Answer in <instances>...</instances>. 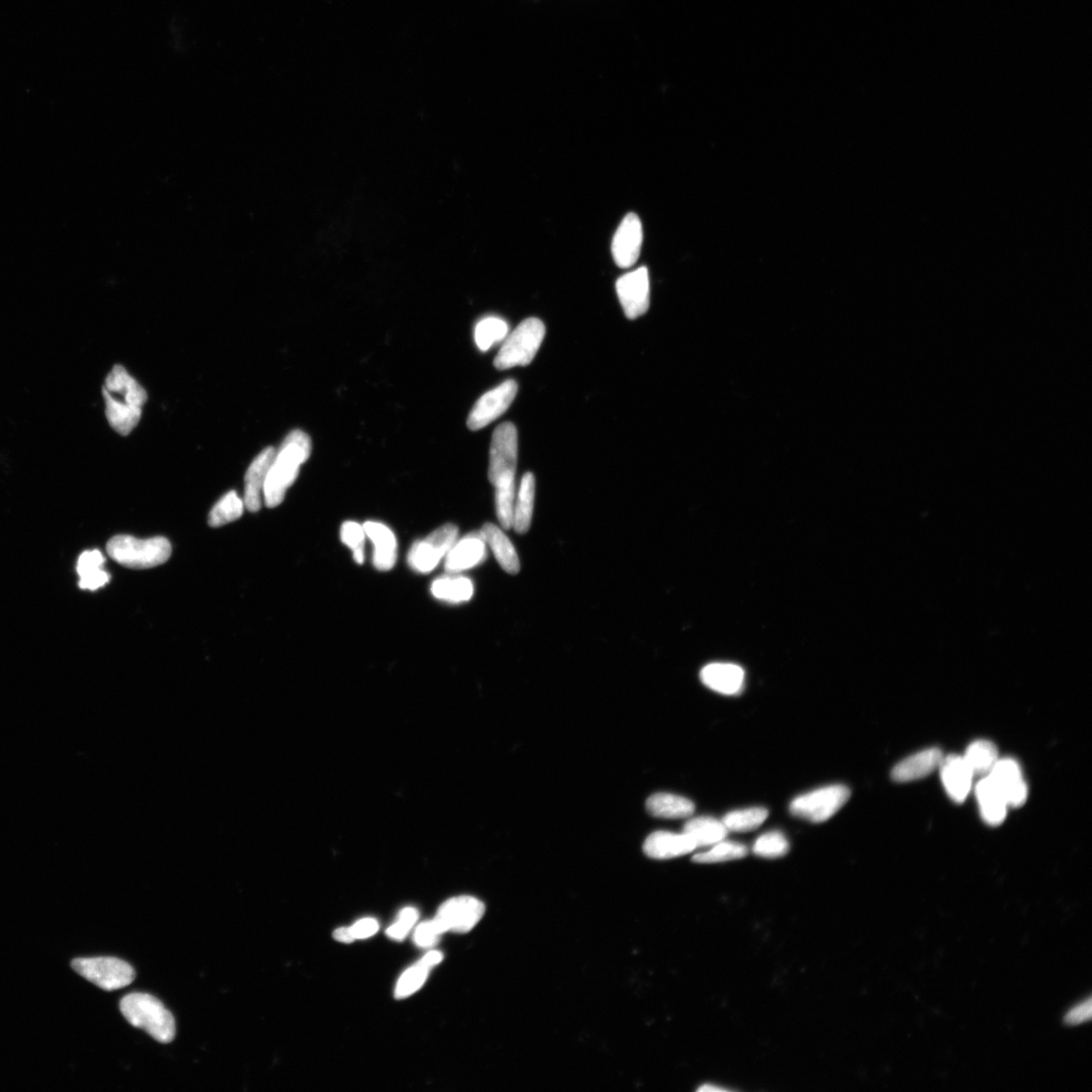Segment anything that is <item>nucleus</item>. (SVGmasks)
<instances>
[{
    "label": "nucleus",
    "mask_w": 1092,
    "mask_h": 1092,
    "mask_svg": "<svg viewBox=\"0 0 1092 1092\" xmlns=\"http://www.w3.org/2000/svg\"><path fill=\"white\" fill-rule=\"evenodd\" d=\"M311 452L312 441L307 433L294 430L287 435L267 473L264 497L268 508L283 503L287 489L294 484L299 468L310 458Z\"/></svg>",
    "instance_id": "obj_1"
},
{
    "label": "nucleus",
    "mask_w": 1092,
    "mask_h": 1092,
    "mask_svg": "<svg viewBox=\"0 0 1092 1092\" xmlns=\"http://www.w3.org/2000/svg\"><path fill=\"white\" fill-rule=\"evenodd\" d=\"M120 1010L133 1027L146 1032L154 1040L168 1043L176 1038V1020L153 995L131 993L121 1000Z\"/></svg>",
    "instance_id": "obj_2"
},
{
    "label": "nucleus",
    "mask_w": 1092,
    "mask_h": 1092,
    "mask_svg": "<svg viewBox=\"0 0 1092 1092\" xmlns=\"http://www.w3.org/2000/svg\"><path fill=\"white\" fill-rule=\"evenodd\" d=\"M106 552L118 564L130 568H150L167 563L171 545L167 538L139 539L129 535L113 537Z\"/></svg>",
    "instance_id": "obj_3"
},
{
    "label": "nucleus",
    "mask_w": 1092,
    "mask_h": 1092,
    "mask_svg": "<svg viewBox=\"0 0 1092 1092\" xmlns=\"http://www.w3.org/2000/svg\"><path fill=\"white\" fill-rule=\"evenodd\" d=\"M546 336V326L536 318L526 319L510 334L496 356L497 370L525 366L535 360Z\"/></svg>",
    "instance_id": "obj_4"
},
{
    "label": "nucleus",
    "mask_w": 1092,
    "mask_h": 1092,
    "mask_svg": "<svg viewBox=\"0 0 1092 1092\" xmlns=\"http://www.w3.org/2000/svg\"><path fill=\"white\" fill-rule=\"evenodd\" d=\"M71 966L76 973L105 991L128 987L136 978L129 963L113 957L75 959Z\"/></svg>",
    "instance_id": "obj_5"
},
{
    "label": "nucleus",
    "mask_w": 1092,
    "mask_h": 1092,
    "mask_svg": "<svg viewBox=\"0 0 1092 1092\" xmlns=\"http://www.w3.org/2000/svg\"><path fill=\"white\" fill-rule=\"evenodd\" d=\"M850 791L844 785H830L796 797L790 805V813L796 817L825 823L847 804Z\"/></svg>",
    "instance_id": "obj_6"
},
{
    "label": "nucleus",
    "mask_w": 1092,
    "mask_h": 1092,
    "mask_svg": "<svg viewBox=\"0 0 1092 1092\" xmlns=\"http://www.w3.org/2000/svg\"><path fill=\"white\" fill-rule=\"evenodd\" d=\"M518 459L517 430L514 424L499 425L491 442L489 480L495 487L515 481Z\"/></svg>",
    "instance_id": "obj_7"
},
{
    "label": "nucleus",
    "mask_w": 1092,
    "mask_h": 1092,
    "mask_svg": "<svg viewBox=\"0 0 1092 1092\" xmlns=\"http://www.w3.org/2000/svg\"><path fill=\"white\" fill-rule=\"evenodd\" d=\"M458 536V526L446 524L433 531L427 538L417 541L408 554L410 568L418 574L431 573L457 543Z\"/></svg>",
    "instance_id": "obj_8"
},
{
    "label": "nucleus",
    "mask_w": 1092,
    "mask_h": 1092,
    "mask_svg": "<svg viewBox=\"0 0 1092 1092\" xmlns=\"http://www.w3.org/2000/svg\"><path fill=\"white\" fill-rule=\"evenodd\" d=\"M486 906L478 898L460 896L444 903L432 920L440 935L470 932L484 916Z\"/></svg>",
    "instance_id": "obj_9"
},
{
    "label": "nucleus",
    "mask_w": 1092,
    "mask_h": 1092,
    "mask_svg": "<svg viewBox=\"0 0 1092 1092\" xmlns=\"http://www.w3.org/2000/svg\"><path fill=\"white\" fill-rule=\"evenodd\" d=\"M517 392L516 382L508 380L481 395L470 413L468 427L472 431H477L498 419L509 409Z\"/></svg>",
    "instance_id": "obj_10"
},
{
    "label": "nucleus",
    "mask_w": 1092,
    "mask_h": 1092,
    "mask_svg": "<svg viewBox=\"0 0 1092 1092\" xmlns=\"http://www.w3.org/2000/svg\"><path fill=\"white\" fill-rule=\"evenodd\" d=\"M616 291L625 316L631 320L644 315L650 308L649 270L641 267L617 280Z\"/></svg>",
    "instance_id": "obj_11"
},
{
    "label": "nucleus",
    "mask_w": 1092,
    "mask_h": 1092,
    "mask_svg": "<svg viewBox=\"0 0 1092 1092\" xmlns=\"http://www.w3.org/2000/svg\"><path fill=\"white\" fill-rule=\"evenodd\" d=\"M643 241L642 221L631 212L622 220L613 237L611 250L615 264L622 268L634 265L641 255Z\"/></svg>",
    "instance_id": "obj_12"
},
{
    "label": "nucleus",
    "mask_w": 1092,
    "mask_h": 1092,
    "mask_svg": "<svg viewBox=\"0 0 1092 1092\" xmlns=\"http://www.w3.org/2000/svg\"><path fill=\"white\" fill-rule=\"evenodd\" d=\"M999 786L1009 807H1021L1028 799V785L1017 761L999 759L989 774Z\"/></svg>",
    "instance_id": "obj_13"
},
{
    "label": "nucleus",
    "mask_w": 1092,
    "mask_h": 1092,
    "mask_svg": "<svg viewBox=\"0 0 1092 1092\" xmlns=\"http://www.w3.org/2000/svg\"><path fill=\"white\" fill-rule=\"evenodd\" d=\"M487 557V544L481 531L463 537L453 545L446 557V571L459 574L479 566Z\"/></svg>",
    "instance_id": "obj_14"
},
{
    "label": "nucleus",
    "mask_w": 1092,
    "mask_h": 1092,
    "mask_svg": "<svg viewBox=\"0 0 1092 1092\" xmlns=\"http://www.w3.org/2000/svg\"><path fill=\"white\" fill-rule=\"evenodd\" d=\"M939 768L946 794L957 804H962L970 794L974 778L968 763L961 756L951 755L943 758Z\"/></svg>",
    "instance_id": "obj_15"
},
{
    "label": "nucleus",
    "mask_w": 1092,
    "mask_h": 1092,
    "mask_svg": "<svg viewBox=\"0 0 1092 1092\" xmlns=\"http://www.w3.org/2000/svg\"><path fill=\"white\" fill-rule=\"evenodd\" d=\"M276 451L274 448H267L261 451L251 463L245 475L244 504L251 512H257L263 504L264 488L268 470L272 467Z\"/></svg>",
    "instance_id": "obj_16"
},
{
    "label": "nucleus",
    "mask_w": 1092,
    "mask_h": 1092,
    "mask_svg": "<svg viewBox=\"0 0 1092 1092\" xmlns=\"http://www.w3.org/2000/svg\"><path fill=\"white\" fill-rule=\"evenodd\" d=\"M700 679L705 686L723 695H738L743 689L745 671L733 664L714 663L704 666Z\"/></svg>",
    "instance_id": "obj_17"
},
{
    "label": "nucleus",
    "mask_w": 1092,
    "mask_h": 1092,
    "mask_svg": "<svg viewBox=\"0 0 1092 1092\" xmlns=\"http://www.w3.org/2000/svg\"><path fill=\"white\" fill-rule=\"evenodd\" d=\"M365 535L374 546L373 565L379 571L388 572L397 562V539L393 531L380 522L367 521Z\"/></svg>",
    "instance_id": "obj_18"
},
{
    "label": "nucleus",
    "mask_w": 1092,
    "mask_h": 1092,
    "mask_svg": "<svg viewBox=\"0 0 1092 1092\" xmlns=\"http://www.w3.org/2000/svg\"><path fill=\"white\" fill-rule=\"evenodd\" d=\"M696 849L693 840L685 833L676 834L665 830L653 833L643 844L644 854L656 860L681 857Z\"/></svg>",
    "instance_id": "obj_19"
},
{
    "label": "nucleus",
    "mask_w": 1092,
    "mask_h": 1092,
    "mask_svg": "<svg viewBox=\"0 0 1092 1092\" xmlns=\"http://www.w3.org/2000/svg\"><path fill=\"white\" fill-rule=\"evenodd\" d=\"M943 758V752L939 749L924 750L898 762L892 770V777L900 783L923 779L940 767Z\"/></svg>",
    "instance_id": "obj_20"
},
{
    "label": "nucleus",
    "mask_w": 1092,
    "mask_h": 1092,
    "mask_svg": "<svg viewBox=\"0 0 1092 1092\" xmlns=\"http://www.w3.org/2000/svg\"><path fill=\"white\" fill-rule=\"evenodd\" d=\"M975 795L985 823L992 827L1001 825L1007 817L1009 805L1000 789L989 775L983 776L978 782Z\"/></svg>",
    "instance_id": "obj_21"
},
{
    "label": "nucleus",
    "mask_w": 1092,
    "mask_h": 1092,
    "mask_svg": "<svg viewBox=\"0 0 1092 1092\" xmlns=\"http://www.w3.org/2000/svg\"><path fill=\"white\" fill-rule=\"evenodd\" d=\"M103 388L110 394L119 395L123 399L119 401L133 405V407L142 409L143 405L148 399L147 393L143 386L132 378L124 366L119 364L114 365L112 372L106 376Z\"/></svg>",
    "instance_id": "obj_22"
},
{
    "label": "nucleus",
    "mask_w": 1092,
    "mask_h": 1092,
    "mask_svg": "<svg viewBox=\"0 0 1092 1092\" xmlns=\"http://www.w3.org/2000/svg\"><path fill=\"white\" fill-rule=\"evenodd\" d=\"M481 533L501 568L508 574L519 573L520 562L516 549L503 531L494 524H486L481 527Z\"/></svg>",
    "instance_id": "obj_23"
},
{
    "label": "nucleus",
    "mask_w": 1092,
    "mask_h": 1092,
    "mask_svg": "<svg viewBox=\"0 0 1092 1092\" xmlns=\"http://www.w3.org/2000/svg\"><path fill=\"white\" fill-rule=\"evenodd\" d=\"M103 395L105 402V416L112 428L123 437H127L137 427L142 409L114 399L104 388Z\"/></svg>",
    "instance_id": "obj_24"
},
{
    "label": "nucleus",
    "mask_w": 1092,
    "mask_h": 1092,
    "mask_svg": "<svg viewBox=\"0 0 1092 1092\" xmlns=\"http://www.w3.org/2000/svg\"><path fill=\"white\" fill-rule=\"evenodd\" d=\"M683 833L687 835L698 849L711 847L726 839L729 830L720 820L699 816L689 819L684 826Z\"/></svg>",
    "instance_id": "obj_25"
},
{
    "label": "nucleus",
    "mask_w": 1092,
    "mask_h": 1092,
    "mask_svg": "<svg viewBox=\"0 0 1092 1092\" xmlns=\"http://www.w3.org/2000/svg\"><path fill=\"white\" fill-rule=\"evenodd\" d=\"M103 564L104 557L98 549L87 550L81 556L77 564V573L81 578V589L95 591L110 582L111 576L103 571Z\"/></svg>",
    "instance_id": "obj_26"
},
{
    "label": "nucleus",
    "mask_w": 1092,
    "mask_h": 1092,
    "mask_svg": "<svg viewBox=\"0 0 1092 1092\" xmlns=\"http://www.w3.org/2000/svg\"><path fill=\"white\" fill-rule=\"evenodd\" d=\"M646 809L656 817L688 818L695 811L693 802L687 798L669 794H656L646 801Z\"/></svg>",
    "instance_id": "obj_27"
},
{
    "label": "nucleus",
    "mask_w": 1092,
    "mask_h": 1092,
    "mask_svg": "<svg viewBox=\"0 0 1092 1092\" xmlns=\"http://www.w3.org/2000/svg\"><path fill=\"white\" fill-rule=\"evenodd\" d=\"M535 496V478L531 472L522 478L514 509V527L518 534H525L533 520Z\"/></svg>",
    "instance_id": "obj_28"
},
{
    "label": "nucleus",
    "mask_w": 1092,
    "mask_h": 1092,
    "mask_svg": "<svg viewBox=\"0 0 1092 1092\" xmlns=\"http://www.w3.org/2000/svg\"><path fill=\"white\" fill-rule=\"evenodd\" d=\"M431 593L438 600L460 604L470 600L473 585L468 578L443 577L435 579L431 586Z\"/></svg>",
    "instance_id": "obj_29"
},
{
    "label": "nucleus",
    "mask_w": 1092,
    "mask_h": 1092,
    "mask_svg": "<svg viewBox=\"0 0 1092 1092\" xmlns=\"http://www.w3.org/2000/svg\"><path fill=\"white\" fill-rule=\"evenodd\" d=\"M974 776H987L999 761V751L994 743L979 740L971 743L963 756Z\"/></svg>",
    "instance_id": "obj_30"
},
{
    "label": "nucleus",
    "mask_w": 1092,
    "mask_h": 1092,
    "mask_svg": "<svg viewBox=\"0 0 1092 1092\" xmlns=\"http://www.w3.org/2000/svg\"><path fill=\"white\" fill-rule=\"evenodd\" d=\"M768 816L766 808L752 807L731 811L721 821L729 833H747L759 828L765 823Z\"/></svg>",
    "instance_id": "obj_31"
},
{
    "label": "nucleus",
    "mask_w": 1092,
    "mask_h": 1092,
    "mask_svg": "<svg viewBox=\"0 0 1092 1092\" xmlns=\"http://www.w3.org/2000/svg\"><path fill=\"white\" fill-rule=\"evenodd\" d=\"M749 853V849L746 845L730 842V840H721L713 846L707 852L699 853L693 857V862L709 864V863H722L733 861L745 858Z\"/></svg>",
    "instance_id": "obj_32"
},
{
    "label": "nucleus",
    "mask_w": 1092,
    "mask_h": 1092,
    "mask_svg": "<svg viewBox=\"0 0 1092 1092\" xmlns=\"http://www.w3.org/2000/svg\"><path fill=\"white\" fill-rule=\"evenodd\" d=\"M244 502L241 500L235 491L228 492L211 511L209 524L220 527L231 524L243 514Z\"/></svg>",
    "instance_id": "obj_33"
},
{
    "label": "nucleus",
    "mask_w": 1092,
    "mask_h": 1092,
    "mask_svg": "<svg viewBox=\"0 0 1092 1092\" xmlns=\"http://www.w3.org/2000/svg\"><path fill=\"white\" fill-rule=\"evenodd\" d=\"M508 331L509 327L502 319L486 318L476 327L475 341L481 351H487L492 345L504 341Z\"/></svg>",
    "instance_id": "obj_34"
},
{
    "label": "nucleus",
    "mask_w": 1092,
    "mask_h": 1092,
    "mask_svg": "<svg viewBox=\"0 0 1092 1092\" xmlns=\"http://www.w3.org/2000/svg\"><path fill=\"white\" fill-rule=\"evenodd\" d=\"M496 488V512L500 524L504 529L514 527L515 509V481Z\"/></svg>",
    "instance_id": "obj_35"
},
{
    "label": "nucleus",
    "mask_w": 1092,
    "mask_h": 1092,
    "mask_svg": "<svg viewBox=\"0 0 1092 1092\" xmlns=\"http://www.w3.org/2000/svg\"><path fill=\"white\" fill-rule=\"evenodd\" d=\"M429 970L428 966L420 960L416 965L405 971L401 976L397 988H395V999H407L410 995L417 992L423 987L425 981H427Z\"/></svg>",
    "instance_id": "obj_36"
},
{
    "label": "nucleus",
    "mask_w": 1092,
    "mask_h": 1092,
    "mask_svg": "<svg viewBox=\"0 0 1092 1092\" xmlns=\"http://www.w3.org/2000/svg\"><path fill=\"white\" fill-rule=\"evenodd\" d=\"M789 850V843L784 834L774 830L761 836L752 847V852L762 858H780L785 856Z\"/></svg>",
    "instance_id": "obj_37"
},
{
    "label": "nucleus",
    "mask_w": 1092,
    "mask_h": 1092,
    "mask_svg": "<svg viewBox=\"0 0 1092 1092\" xmlns=\"http://www.w3.org/2000/svg\"><path fill=\"white\" fill-rule=\"evenodd\" d=\"M365 536L363 526L357 524V522L347 521L341 526V537L342 543L352 550L355 563L359 565L364 563L363 550Z\"/></svg>",
    "instance_id": "obj_38"
},
{
    "label": "nucleus",
    "mask_w": 1092,
    "mask_h": 1092,
    "mask_svg": "<svg viewBox=\"0 0 1092 1092\" xmlns=\"http://www.w3.org/2000/svg\"><path fill=\"white\" fill-rule=\"evenodd\" d=\"M419 919V912L414 907H405L399 914L397 922L386 930L391 939L395 941H402L409 934L415 924Z\"/></svg>",
    "instance_id": "obj_39"
},
{
    "label": "nucleus",
    "mask_w": 1092,
    "mask_h": 1092,
    "mask_svg": "<svg viewBox=\"0 0 1092 1092\" xmlns=\"http://www.w3.org/2000/svg\"><path fill=\"white\" fill-rule=\"evenodd\" d=\"M440 935L432 921L424 922L418 925L415 932L414 942L421 948H430L439 942Z\"/></svg>",
    "instance_id": "obj_40"
},
{
    "label": "nucleus",
    "mask_w": 1092,
    "mask_h": 1092,
    "mask_svg": "<svg viewBox=\"0 0 1092 1092\" xmlns=\"http://www.w3.org/2000/svg\"><path fill=\"white\" fill-rule=\"evenodd\" d=\"M379 929L380 924L378 921L371 919V917H369V919L359 921L351 926V931L354 940L367 939V937L373 936L378 933Z\"/></svg>",
    "instance_id": "obj_41"
},
{
    "label": "nucleus",
    "mask_w": 1092,
    "mask_h": 1092,
    "mask_svg": "<svg viewBox=\"0 0 1092 1092\" xmlns=\"http://www.w3.org/2000/svg\"><path fill=\"white\" fill-rule=\"evenodd\" d=\"M1091 1019V1000L1078 1004L1066 1013L1065 1022L1068 1026H1076Z\"/></svg>",
    "instance_id": "obj_42"
},
{
    "label": "nucleus",
    "mask_w": 1092,
    "mask_h": 1092,
    "mask_svg": "<svg viewBox=\"0 0 1092 1092\" xmlns=\"http://www.w3.org/2000/svg\"><path fill=\"white\" fill-rule=\"evenodd\" d=\"M334 939L338 942L351 944L354 942V937L351 934V927H341L333 934Z\"/></svg>",
    "instance_id": "obj_43"
},
{
    "label": "nucleus",
    "mask_w": 1092,
    "mask_h": 1092,
    "mask_svg": "<svg viewBox=\"0 0 1092 1092\" xmlns=\"http://www.w3.org/2000/svg\"><path fill=\"white\" fill-rule=\"evenodd\" d=\"M442 960H443V955L441 952H438V951L429 952L427 955H425L423 957V958L421 959V961L425 965L428 966V968L430 969L432 968H434V966L438 965Z\"/></svg>",
    "instance_id": "obj_44"
},
{
    "label": "nucleus",
    "mask_w": 1092,
    "mask_h": 1092,
    "mask_svg": "<svg viewBox=\"0 0 1092 1092\" xmlns=\"http://www.w3.org/2000/svg\"><path fill=\"white\" fill-rule=\"evenodd\" d=\"M698 1090H699V1091H703V1092H708V1091H709V1092H713V1091H719V1092H721V1091H727V1089H723V1088H721V1087H711V1086H709V1085H708V1086H704V1087H700Z\"/></svg>",
    "instance_id": "obj_45"
}]
</instances>
